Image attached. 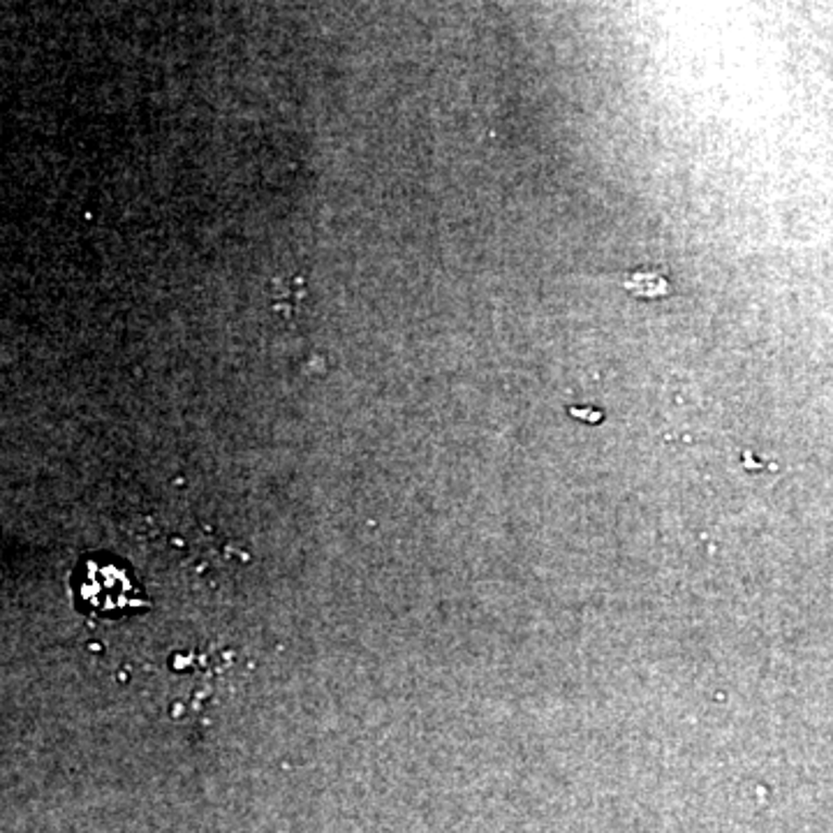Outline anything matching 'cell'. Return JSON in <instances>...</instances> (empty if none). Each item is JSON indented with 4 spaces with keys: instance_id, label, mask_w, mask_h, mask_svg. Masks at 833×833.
I'll list each match as a JSON object with an SVG mask.
<instances>
[{
    "instance_id": "1",
    "label": "cell",
    "mask_w": 833,
    "mask_h": 833,
    "mask_svg": "<svg viewBox=\"0 0 833 833\" xmlns=\"http://www.w3.org/2000/svg\"><path fill=\"white\" fill-rule=\"evenodd\" d=\"M79 572L84 577L79 581V597L86 602L88 614H112L137 607L139 591L132 586L123 567L86 563Z\"/></svg>"
},
{
    "instance_id": "2",
    "label": "cell",
    "mask_w": 833,
    "mask_h": 833,
    "mask_svg": "<svg viewBox=\"0 0 833 833\" xmlns=\"http://www.w3.org/2000/svg\"><path fill=\"white\" fill-rule=\"evenodd\" d=\"M626 288H628L634 296L651 299V296L667 294V280L660 278L658 274H636V276L628 278Z\"/></svg>"
}]
</instances>
